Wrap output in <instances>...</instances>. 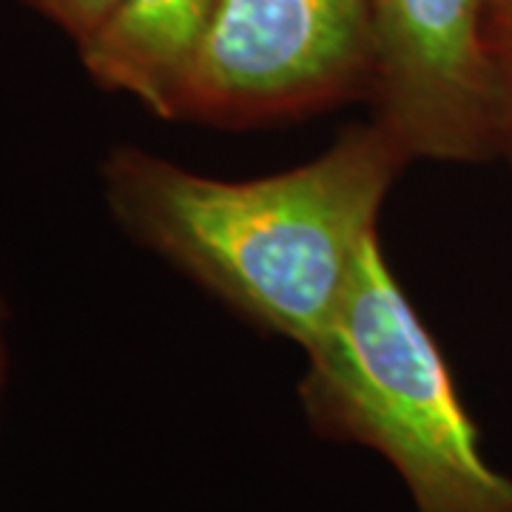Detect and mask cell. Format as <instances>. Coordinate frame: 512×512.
<instances>
[{"label":"cell","instance_id":"52a82bcc","mask_svg":"<svg viewBox=\"0 0 512 512\" xmlns=\"http://www.w3.org/2000/svg\"><path fill=\"white\" fill-rule=\"evenodd\" d=\"M43 18H49L66 37H72L77 52L86 49L103 32L120 0H29Z\"/></svg>","mask_w":512,"mask_h":512},{"label":"cell","instance_id":"5b68a950","mask_svg":"<svg viewBox=\"0 0 512 512\" xmlns=\"http://www.w3.org/2000/svg\"><path fill=\"white\" fill-rule=\"evenodd\" d=\"M220 0H120L103 32L77 55L106 92L128 94L160 120L180 100Z\"/></svg>","mask_w":512,"mask_h":512},{"label":"cell","instance_id":"7a4b0ae2","mask_svg":"<svg viewBox=\"0 0 512 512\" xmlns=\"http://www.w3.org/2000/svg\"><path fill=\"white\" fill-rule=\"evenodd\" d=\"M299 404L330 441L367 447L399 473L416 512H512L439 342L387 265L379 237L328 330L305 350Z\"/></svg>","mask_w":512,"mask_h":512},{"label":"cell","instance_id":"ba28073f","mask_svg":"<svg viewBox=\"0 0 512 512\" xmlns=\"http://www.w3.org/2000/svg\"><path fill=\"white\" fill-rule=\"evenodd\" d=\"M6 373H9V308L0 293V399L6 387Z\"/></svg>","mask_w":512,"mask_h":512},{"label":"cell","instance_id":"3957f363","mask_svg":"<svg viewBox=\"0 0 512 512\" xmlns=\"http://www.w3.org/2000/svg\"><path fill=\"white\" fill-rule=\"evenodd\" d=\"M370 0H220L180 100V117L251 128L370 97Z\"/></svg>","mask_w":512,"mask_h":512},{"label":"cell","instance_id":"6da1fadb","mask_svg":"<svg viewBox=\"0 0 512 512\" xmlns=\"http://www.w3.org/2000/svg\"><path fill=\"white\" fill-rule=\"evenodd\" d=\"M410 160L370 120L345 128L311 163L256 180H220L114 146L100 183L126 237L251 325L308 350L342 308Z\"/></svg>","mask_w":512,"mask_h":512},{"label":"cell","instance_id":"277c9868","mask_svg":"<svg viewBox=\"0 0 512 512\" xmlns=\"http://www.w3.org/2000/svg\"><path fill=\"white\" fill-rule=\"evenodd\" d=\"M376 66L367 103L413 160L490 163L495 0H370Z\"/></svg>","mask_w":512,"mask_h":512},{"label":"cell","instance_id":"8992f818","mask_svg":"<svg viewBox=\"0 0 512 512\" xmlns=\"http://www.w3.org/2000/svg\"><path fill=\"white\" fill-rule=\"evenodd\" d=\"M490 60H493L495 151L512 168V0H495L490 15Z\"/></svg>","mask_w":512,"mask_h":512}]
</instances>
